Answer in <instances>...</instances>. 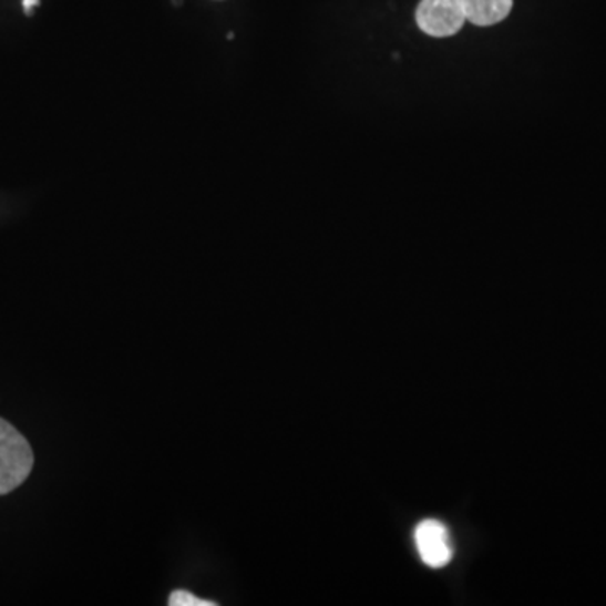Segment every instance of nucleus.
<instances>
[{
	"instance_id": "1",
	"label": "nucleus",
	"mask_w": 606,
	"mask_h": 606,
	"mask_svg": "<svg viewBox=\"0 0 606 606\" xmlns=\"http://www.w3.org/2000/svg\"><path fill=\"white\" fill-rule=\"evenodd\" d=\"M34 466L31 445L9 421L0 418V495L24 484Z\"/></svg>"
},
{
	"instance_id": "4",
	"label": "nucleus",
	"mask_w": 606,
	"mask_h": 606,
	"mask_svg": "<svg viewBox=\"0 0 606 606\" xmlns=\"http://www.w3.org/2000/svg\"><path fill=\"white\" fill-rule=\"evenodd\" d=\"M466 21L479 28L499 24L511 14L514 0H462Z\"/></svg>"
},
{
	"instance_id": "3",
	"label": "nucleus",
	"mask_w": 606,
	"mask_h": 606,
	"mask_svg": "<svg viewBox=\"0 0 606 606\" xmlns=\"http://www.w3.org/2000/svg\"><path fill=\"white\" fill-rule=\"evenodd\" d=\"M414 544L424 565L433 569L445 568L453 557L449 527L436 518H424L414 530Z\"/></svg>"
},
{
	"instance_id": "6",
	"label": "nucleus",
	"mask_w": 606,
	"mask_h": 606,
	"mask_svg": "<svg viewBox=\"0 0 606 606\" xmlns=\"http://www.w3.org/2000/svg\"><path fill=\"white\" fill-rule=\"evenodd\" d=\"M39 2H41V0H22V8H24L25 14L31 16L32 11L38 8Z\"/></svg>"
},
{
	"instance_id": "2",
	"label": "nucleus",
	"mask_w": 606,
	"mask_h": 606,
	"mask_svg": "<svg viewBox=\"0 0 606 606\" xmlns=\"http://www.w3.org/2000/svg\"><path fill=\"white\" fill-rule=\"evenodd\" d=\"M462 0H421L417 9V24L424 34L450 38L465 24Z\"/></svg>"
},
{
	"instance_id": "5",
	"label": "nucleus",
	"mask_w": 606,
	"mask_h": 606,
	"mask_svg": "<svg viewBox=\"0 0 606 606\" xmlns=\"http://www.w3.org/2000/svg\"><path fill=\"white\" fill-rule=\"evenodd\" d=\"M168 605L171 606H216V602H207V599L197 598L193 593L186 592V589H176L171 593L168 598Z\"/></svg>"
}]
</instances>
